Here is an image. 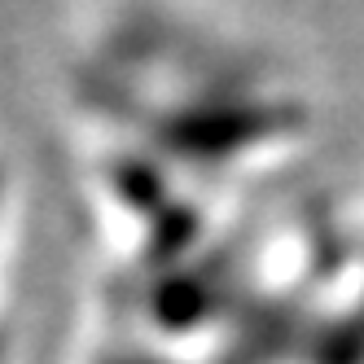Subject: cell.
I'll return each instance as SVG.
<instances>
[{"label":"cell","mask_w":364,"mask_h":364,"mask_svg":"<svg viewBox=\"0 0 364 364\" xmlns=\"http://www.w3.org/2000/svg\"><path fill=\"white\" fill-rule=\"evenodd\" d=\"M9 176L0 167V355L9 347V325H5V307H9Z\"/></svg>","instance_id":"cell-1"}]
</instances>
